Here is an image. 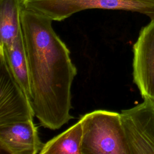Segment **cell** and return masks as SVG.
Wrapping results in <instances>:
<instances>
[{
  "instance_id": "cell-1",
  "label": "cell",
  "mask_w": 154,
  "mask_h": 154,
  "mask_svg": "<svg viewBox=\"0 0 154 154\" xmlns=\"http://www.w3.org/2000/svg\"><path fill=\"white\" fill-rule=\"evenodd\" d=\"M21 20L34 116L44 128L60 129L73 118L71 89L76 67L52 19L24 8Z\"/></svg>"
},
{
  "instance_id": "cell-2",
  "label": "cell",
  "mask_w": 154,
  "mask_h": 154,
  "mask_svg": "<svg viewBox=\"0 0 154 154\" xmlns=\"http://www.w3.org/2000/svg\"><path fill=\"white\" fill-rule=\"evenodd\" d=\"M79 120L83 129L82 154H129L120 113L97 109Z\"/></svg>"
},
{
  "instance_id": "cell-3",
  "label": "cell",
  "mask_w": 154,
  "mask_h": 154,
  "mask_svg": "<svg viewBox=\"0 0 154 154\" xmlns=\"http://www.w3.org/2000/svg\"><path fill=\"white\" fill-rule=\"evenodd\" d=\"M24 8L53 21H61L88 9L137 12L154 19V0H23Z\"/></svg>"
},
{
  "instance_id": "cell-4",
  "label": "cell",
  "mask_w": 154,
  "mask_h": 154,
  "mask_svg": "<svg viewBox=\"0 0 154 154\" xmlns=\"http://www.w3.org/2000/svg\"><path fill=\"white\" fill-rule=\"evenodd\" d=\"M143 100L120 113L129 154H154V102Z\"/></svg>"
},
{
  "instance_id": "cell-5",
  "label": "cell",
  "mask_w": 154,
  "mask_h": 154,
  "mask_svg": "<svg viewBox=\"0 0 154 154\" xmlns=\"http://www.w3.org/2000/svg\"><path fill=\"white\" fill-rule=\"evenodd\" d=\"M31 102L0 56V127L33 120Z\"/></svg>"
},
{
  "instance_id": "cell-6",
  "label": "cell",
  "mask_w": 154,
  "mask_h": 154,
  "mask_svg": "<svg viewBox=\"0 0 154 154\" xmlns=\"http://www.w3.org/2000/svg\"><path fill=\"white\" fill-rule=\"evenodd\" d=\"M132 51L134 83L143 99L154 102V19L141 29Z\"/></svg>"
},
{
  "instance_id": "cell-7",
  "label": "cell",
  "mask_w": 154,
  "mask_h": 154,
  "mask_svg": "<svg viewBox=\"0 0 154 154\" xmlns=\"http://www.w3.org/2000/svg\"><path fill=\"white\" fill-rule=\"evenodd\" d=\"M43 145L33 120L0 127V149L7 153L37 154Z\"/></svg>"
},
{
  "instance_id": "cell-8",
  "label": "cell",
  "mask_w": 154,
  "mask_h": 154,
  "mask_svg": "<svg viewBox=\"0 0 154 154\" xmlns=\"http://www.w3.org/2000/svg\"><path fill=\"white\" fill-rule=\"evenodd\" d=\"M23 0H0V49L10 48L22 32Z\"/></svg>"
},
{
  "instance_id": "cell-9",
  "label": "cell",
  "mask_w": 154,
  "mask_h": 154,
  "mask_svg": "<svg viewBox=\"0 0 154 154\" xmlns=\"http://www.w3.org/2000/svg\"><path fill=\"white\" fill-rule=\"evenodd\" d=\"M0 56L4 58L13 76L31 102L30 72L23 31L10 48L0 49Z\"/></svg>"
},
{
  "instance_id": "cell-10",
  "label": "cell",
  "mask_w": 154,
  "mask_h": 154,
  "mask_svg": "<svg viewBox=\"0 0 154 154\" xmlns=\"http://www.w3.org/2000/svg\"><path fill=\"white\" fill-rule=\"evenodd\" d=\"M83 129L80 120L44 144L40 154H82Z\"/></svg>"
}]
</instances>
